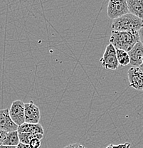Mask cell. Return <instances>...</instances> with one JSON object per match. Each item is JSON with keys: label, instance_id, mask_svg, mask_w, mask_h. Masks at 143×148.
Segmentation results:
<instances>
[{"label": "cell", "instance_id": "9", "mask_svg": "<svg viewBox=\"0 0 143 148\" xmlns=\"http://www.w3.org/2000/svg\"><path fill=\"white\" fill-rule=\"evenodd\" d=\"M130 60V65L133 67L139 68L142 65V59L143 58V45L140 41H138L133 49L127 52Z\"/></svg>", "mask_w": 143, "mask_h": 148}, {"label": "cell", "instance_id": "15", "mask_svg": "<svg viewBox=\"0 0 143 148\" xmlns=\"http://www.w3.org/2000/svg\"><path fill=\"white\" fill-rule=\"evenodd\" d=\"M41 140H38V139L34 138L33 139V140H31L29 145L31 148H39L41 147Z\"/></svg>", "mask_w": 143, "mask_h": 148}, {"label": "cell", "instance_id": "22", "mask_svg": "<svg viewBox=\"0 0 143 148\" xmlns=\"http://www.w3.org/2000/svg\"><path fill=\"white\" fill-rule=\"evenodd\" d=\"M139 68H140V70L142 71L143 72V65H141V66H140Z\"/></svg>", "mask_w": 143, "mask_h": 148}, {"label": "cell", "instance_id": "24", "mask_svg": "<svg viewBox=\"0 0 143 148\" xmlns=\"http://www.w3.org/2000/svg\"><path fill=\"white\" fill-rule=\"evenodd\" d=\"M16 148H18V147H16Z\"/></svg>", "mask_w": 143, "mask_h": 148}, {"label": "cell", "instance_id": "3", "mask_svg": "<svg viewBox=\"0 0 143 148\" xmlns=\"http://www.w3.org/2000/svg\"><path fill=\"white\" fill-rule=\"evenodd\" d=\"M130 12L126 0H109L107 8L109 18L114 20Z\"/></svg>", "mask_w": 143, "mask_h": 148}, {"label": "cell", "instance_id": "16", "mask_svg": "<svg viewBox=\"0 0 143 148\" xmlns=\"http://www.w3.org/2000/svg\"><path fill=\"white\" fill-rule=\"evenodd\" d=\"M105 148H130V144L128 143H125L122 144L117 145L110 144Z\"/></svg>", "mask_w": 143, "mask_h": 148}, {"label": "cell", "instance_id": "10", "mask_svg": "<svg viewBox=\"0 0 143 148\" xmlns=\"http://www.w3.org/2000/svg\"><path fill=\"white\" fill-rule=\"evenodd\" d=\"M129 12L143 19V0H126Z\"/></svg>", "mask_w": 143, "mask_h": 148}, {"label": "cell", "instance_id": "12", "mask_svg": "<svg viewBox=\"0 0 143 148\" xmlns=\"http://www.w3.org/2000/svg\"><path fill=\"white\" fill-rule=\"evenodd\" d=\"M20 143L19 138V132L18 131H13V132H7V137L3 143L2 145L7 146H14L16 147Z\"/></svg>", "mask_w": 143, "mask_h": 148}, {"label": "cell", "instance_id": "7", "mask_svg": "<svg viewBox=\"0 0 143 148\" xmlns=\"http://www.w3.org/2000/svg\"><path fill=\"white\" fill-rule=\"evenodd\" d=\"M25 123L37 124L41 119V112L39 108L30 101L29 103H25Z\"/></svg>", "mask_w": 143, "mask_h": 148}, {"label": "cell", "instance_id": "4", "mask_svg": "<svg viewBox=\"0 0 143 148\" xmlns=\"http://www.w3.org/2000/svg\"><path fill=\"white\" fill-rule=\"evenodd\" d=\"M100 61L106 70H117L118 69L120 64L117 58L116 49L111 44L106 46L105 52Z\"/></svg>", "mask_w": 143, "mask_h": 148}, {"label": "cell", "instance_id": "5", "mask_svg": "<svg viewBox=\"0 0 143 148\" xmlns=\"http://www.w3.org/2000/svg\"><path fill=\"white\" fill-rule=\"evenodd\" d=\"M25 103L20 100L12 102L10 108V115L12 120L18 126L25 123Z\"/></svg>", "mask_w": 143, "mask_h": 148}, {"label": "cell", "instance_id": "8", "mask_svg": "<svg viewBox=\"0 0 143 148\" xmlns=\"http://www.w3.org/2000/svg\"><path fill=\"white\" fill-rule=\"evenodd\" d=\"M19 126L11 118L10 110L7 108L0 110V130L7 132L16 131Z\"/></svg>", "mask_w": 143, "mask_h": 148}, {"label": "cell", "instance_id": "1", "mask_svg": "<svg viewBox=\"0 0 143 148\" xmlns=\"http://www.w3.org/2000/svg\"><path fill=\"white\" fill-rule=\"evenodd\" d=\"M138 41H140L138 32H118L113 30L111 32L110 44L114 46L115 49H121L128 52Z\"/></svg>", "mask_w": 143, "mask_h": 148}, {"label": "cell", "instance_id": "14", "mask_svg": "<svg viewBox=\"0 0 143 148\" xmlns=\"http://www.w3.org/2000/svg\"><path fill=\"white\" fill-rule=\"evenodd\" d=\"M116 56L119 64L122 66H127L130 64L128 53L121 49H116Z\"/></svg>", "mask_w": 143, "mask_h": 148}, {"label": "cell", "instance_id": "2", "mask_svg": "<svg viewBox=\"0 0 143 148\" xmlns=\"http://www.w3.org/2000/svg\"><path fill=\"white\" fill-rule=\"evenodd\" d=\"M111 27L113 31L138 32L143 27V19L128 13L113 20Z\"/></svg>", "mask_w": 143, "mask_h": 148}, {"label": "cell", "instance_id": "23", "mask_svg": "<svg viewBox=\"0 0 143 148\" xmlns=\"http://www.w3.org/2000/svg\"><path fill=\"white\" fill-rule=\"evenodd\" d=\"M142 65H143V58H142Z\"/></svg>", "mask_w": 143, "mask_h": 148}, {"label": "cell", "instance_id": "21", "mask_svg": "<svg viewBox=\"0 0 143 148\" xmlns=\"http://www.w3.org/2000/svg\"><path fill=\"white\" fill-rule=\"evenodd\" d=\"M0 148H16V147L14 146H7V145H1Z\"/></svg>", "mask_w": 143, "mask_h": 148}, {"label": "cell", "instance_id": "20", "mask_svg": "<svg viewBox=\"0 0 143 148\" xmlns=\"http://www.w3.org/2000/svg\"><path fill=\"white\" fill-rule=\"evenodd\" d=\"M18 148H31L30 147V146L29 145H24V144H22V143H20L19 145H18V146H16Z\"/></svg>", "mask_w": 143, "mask_h": 148}, {"label": "cell", "instance_id": "6", "mask_svg": "<svg viewBox=\"0 0 143 148\" xmlns=\"http://www.w3.org/2000/svg\"><path fill=\"white\" fill-rule=\"evenodd\" d=\"M130 86L137 90H143V72L138 67L130 68L127 71Z\"/></svg>", "mask_w": 143, "mask_h": 148}, {"label": "cell", "instance_id": "11", "mask_svg": "<svg viewBox=\"0 0 143 148\" xmlns=\"http://www.w3.org/2000/svg\"><path fill=\"white\" fill-rule=\"evenodd\" d=\"M18 132H29V133L44 134V130L42 125L39 123L37 124H31V123H24L18 127Z\"/></svg>", "mask_w": 143, "mask_h": 148}, {"label": "cell", "instance_id": "17", "mask_svg": "<svg viewBox=\"0 0 143 148\" xmlns=\"http://www.w3.org/2000/svg\"><path fill=\"white\" fill-rule=\"evenodd\" d=\"M7 132L0 130V146L3 145V143H4V140H5L6 137H7Z\"/></svg>", "mask_w": 143, "mask_h": 148}, {"label": "cell", "instance_id": "18", "mask_svg": "<svg viewBox=\"0 0 143 148\" xmlns=\"http://www.w3.org/2000/svg\"><path fill=\"white\" fill-rule=\"evenodd\" d=\"M64 148H86L85 146L82 145L81 144H78V143H73V144H70L69 145L66 146Z\"/></svg>", "mask_w": 143, "mask_h": 148}, {"label": "cell", "instance_id": "19", "mask_svg": "<svg viewBox=\"0 0 143 148\" xmlns=\"http://www.w3.org/2000/svg\"><path fill=\"white\" fill-rule=\"evenodd\" d=\"M138 34H139V38H140V41L142 44L143 45V27L141 28L140 29L138 32Z\"/></svg>", "mask_w": 143, "mask_h": 148}, {"label": "cell", "instance_id": "13", "mask_svg": "<svg viewBox=\"0 0 143 148\" xmlns=\"http://www.w3.org/2000/svg\"><path fill=\"white\" fill-rule=\"evenodd\" d=\"M19 138L20 143L24 145H29L31 140L36 138L38 140H42L44 138V134L29 133V132H19Z\"/></svg>", "mask_w": 143, "mask_h": 148}]
</instances>
